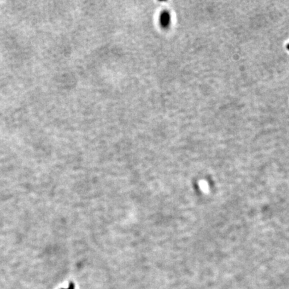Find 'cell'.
Instances as JSON below:
<instances>
[{"label": "cell", "mask_w": 289, "mask_h": 289, "mask_svg": "<svg viewBox=\"0 0 289 289\" xmlns=\"http://www.w3.org/2000/svg\"><path fill=\"white\" fill-rule=\"evenodd\" d=\"M161 16H162L161 17V22L167 25V23H168L169 22V16L165 13L164 15H162Z\"/></svg>", "instance_id": "1"}, {"label": "cell", "mask_w": 289, "mask_h": 289, "mask_svg": "<svg viewBox=\"0 0 289 289\" xmlns=\"http://www.w3.org/2000/svg\"><path fill=\"white\" fill-rule=\"evenodd\" d=\"M61 289H74V283H73V282H71L68 288H61Z\"/></svg>", "instance_id": "2"}]
</instances>
